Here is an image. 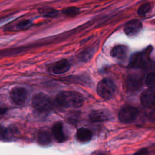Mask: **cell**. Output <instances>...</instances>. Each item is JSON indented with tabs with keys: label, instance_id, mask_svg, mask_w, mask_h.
Instances as JSON below:
<instances>
[{
	"label": "cell",
	"instance_id": "obj_18",
	"mask_svg": "<svg viewBox=\"0 0 155 155\" xmlns=\"http://www.w3.org/2000/svg\"><path fill=\"white\" fill-rule=\"evenodd\" d=\"M151 8V5L150 3L147 2L142 5H141L138 10H137V14L140 16L145 15L146 13H147Z\"/></svg>",
	"mask_w": 155,
	"mask_h": 155
},
{
	"label": "cell",
	"instance_id": "obj_10",
	"mask_svg": "<svg viewBox=\"0 0 155 155\" xmlns=\"http://www.w3.org/2000/svg\"><path fill=\"white\" fill-rule=\"evenodd\" d=\"M51 134L55 140L58 143H62L67 139V136L64 131L63 124L61 122H56L53 125Z\"/></svg>",
	"mask_w": 155,
	"mask_h": 155
},
{
	"label": "cell",
	"instance_id": "obj_9",
	"mask_svg": "<svg viewBox=\"0 0 155 155\" xmlns=\"http://www.w3.org/2000/svg\"><path fill=\"white\" fill-rule=\"evenodd\" d=\"M111 113L107 109H99L93 111L89 115V118L93 122L106 121L111 118Z\"/></svg>",
	"mask_w": 155,
	"mask_h": 155
},
{
	"label": "cell",
	"instance_id": "obj_12",
	"mask_svg": "<svg viewBox=\"0 0 155 155\" xmlns=\"http://www.w3.org/2000/svg\"><path fill=\"white\" fill-rule=\"evenodd\" d=\"M70 67V65L68 61L65 59H62L57 61L53 65L51 70L54 74H61L68 71Z\"/></svg>",
	"mask_w": 155,
	"mask_h": 155
},
{
	"label": "cell",
	"instance_id": "obj_3",
	"mask_svg": "<svg viewBox=\"0 0 155 155\" xmlns=\"http://www.w3.org/2000/svg\"><path fill=\"white\" fill-rule=\"evenodd\" d=\"M31 105L38 111L45 112L51 109L52 102L47 95L42 93H39L33 96Z\"/></svg>",
	"mask_w": 155,
	"mask_h": 155
},
{
	"label": "cell",
	"instance_id": "obj_6",
	"mask_svg": "<svg viewBox=\"0 0 155 155\" xmlns=\"http://www.w3.org/2000/svg\"><path fill=\"white\" fill-rule=\"evenodd\" d=\"M10 97L13 104L23 105L27 98V91L23 87H14L10 91Z\"/></svg>",
	"mask_w": 155,
	"mask_h": 155
},
{
	"label": "cell",
	"instance_id": "obj_5",
	"mask_svg": "<svg viewBox=\"0 0 155 155\" xmlns=\"http://www.w3.org/2000/svg\"><path fill=\"white\" fill-rule=\"evenodd\" d=\"M143 75L139 72H133L128 75L125 84L129 91H136L141 88L143 84Z\"/></svg>",
	"mask_w": 155,
	"mask_h": 155
},
{
	"label": "cell",
	"instance_id": "obj_21",
	"mask_svg": "<svg viewBox=\"0 0 155 155\" xmlns=\"http://www.w3.org/2000/svg\"><path fill=\"white\" fill-rule=\"evenodd\" d=\"M148 118L153 123L155 124V108L153 109L149 114Z\"/></svg>",
	"mask_w": 155,
	"mask_h": 155
},
{
	"label": "cell",
	"instance_id": "obj_4",
	"mask_svg": "<svg viewBox=\"0 0 155 155\" xmlns=\"http://www.w3.org/2000/svg\"><path fill=\"white\" fill-rule=\"evenodd\" d=\"M139 113L138 110L133 106L127 105L122 107L118 114V117L123 123H131L137 117Z\"/></svg>",
	"mask_w": 155,
	"mask_h": 155
},
{
	"label": "cell",
	"instance_id": "obj_7",
	"mask_svg": "<svg viewBox=\"0 0 155 155\" xmlns=\"http://www.w3.org/2000/svg\"><path fill=\"white\" fill-rule=\"evenodd\" d=\"M141 104L146 108H155V91L151 89L145 90L140 94Z\"/></svg>",
	"mask_w": 155,
	"mask_h": 155
},
{
	"label": "cell",
	"instance_id": "obj_19",
	"mask_svg": "<svg viewBox=\"0 0 155 155\" xmlns=\"http://www.w3.org/2000/svg\"><path fill=\"white\" fill-rule=\"evenodd\" d=\"M12 137V133L10 130L1 127V138L2 140L9 139Z\"/></svg>",
	"mask_w": 155,
	"mask_h": 155
},
{
	"label": "cell",
	"instance_id": "obj_17",
	"mask_svg": "<svg viewBox=\"0 0 155 155\" xmlns=\"http://www.w3.org/2000/svg\"><path fill=\"white\" fill-rule=\"evenodd\" d=\"M62 12L64 15L67 16L73 17L76 16L79 13V9L75 7H67L66 8L63 9L62 10Z\"/></svg>",
	"mask_w": 155,
	"mask_h": 155
},
{
	"label": "cell",
	"instance_id": "obj_13",
	"mask_svg": "<svg viewBox=\"0 0 155 155\" xmlns=\"http://www.w3.org/2000/svg\"><path fill=\"white\" fill-rule=\"evenodd\" d=\"M76 137L80 142H88L92 138V132L88 128H80L76 131Z\"/></svg>",
	"mask_w": 155,
	"mask_h": 155
},
{
	"label": "cell",
	"instance_id": "obj_1",
	"mask_svg": "<svg viewBox=\"0 0 155 155\" xmlns=\"http://www.w3.org/2000/svg\"><path fill=\"white\" fill-rule=\"evenodd\" d=\"M56 102L66 108H79L84 104V98L78 92L72 91H62L56 97Z\"/></svg>",
	"mask_w": 155,
	"mask_h": 155
},
{
	"label": "cell",
	"instance_id": "obj_15",
	"mask_svg": "<svg viewBox=\"0 0 155 155\" xmlns=\"http://www.w3.org/2000/svg\"><path fill=\"white\" fill-rule=\"evenodd\" d=\"M38 11L40 13L46 17L53 18L58 15V11L55 9L50 8V7H42L38 9Z\"/></svg>",
	"mask_w": 155,
	"mask_h": 155
},
{
	"label": "cell",
	"instance_id": "obj_20",
	"mask_svg": "<svg viewBox=\"0 0 155 155\" xmlns=\"http://www.w3.org/2000/svg\"><path fill=\"white\" fill-rule=\"evenodd\" d=\"M31 24V22L30 20L28 19H25L20 21L18 24H17V28L18 29H24V28H27L29 27Z\"/></svg>",
	"mask_w": 155,
	"mask_h": 155
},
{
	"label": "cell",
	"instance_id": "obj_16",
	"mask_svg": "<svg viewBox=\"0 0 155 155\" xmlns=\"http://www.w3.org/2000/svg\"><path fill=\"white\" fill-rule=\"evenodd\" d=\"M145 82L150 89L155 91V72L150 73L147 75Z\"/></svg>",
	"mask_w": 155,
	"mask_h": 155
},
{
	"label": "cell",
	"instance_id": "obj_11",
	"mask_svg": "<svg viewBox=\"0 0 155 155\" xmlns=\"http://www.w3.org/2000/svg\"><path fill=\"white\" fill-rule=\"evenodd\" d=\"M128 48L125 45H117L111 50V56L119 60H125L128 54Z\"/></svg>",
	"mask_w": 155,
	"mask_h": 155
},
{
	"label": "cell",
	"instance_id": "obj_2",
	"mask_svg": "<svg viewBox=\"0 0 155 155\" xmlns=\"http://www.w3.org/2000/svg\"><path fill=\"white\" fill-rule=\"evenodd\" d=\"M116 85L114 82L110 78H104L99 81L97 86V93L102 99L108 100L114 95Z\"/></svg>",
	"mask_w": 155,
	"mask_h": 155
},
{
	"label": "cell",
	"instance_id": "obj_8",
	"mask_svg": "<svg viewBox=\"0 0 155 155\" xmlns=\"http://www.w3.org/2000/svg\"><path fill=\"white\" fill-rule=\"evenodd\" d=\"M142 25L140 21L137 19H133L125 24L124 27L125 33L129 36H134L137 35L142 30Z\"/></svg>",
	"mask_w": 155,
	"mask_h": 155
},
{
	"label": "cell",
	"instance_id": "obj_14",
	"mask_svg": "<svg viewBox=\"0 0 155 155\" xmlns=\"http://www.w3.org/2000/svg\"><path fill=\"white\" fill-rule=\"evenodd\" d=\"M52 134L47 130L42 129L38 131L37 134L38 142L42 145H47L52 141Z\"/></svg>",
	"mask_w": 155,
	"mask_h": 155
}]
</instances>
